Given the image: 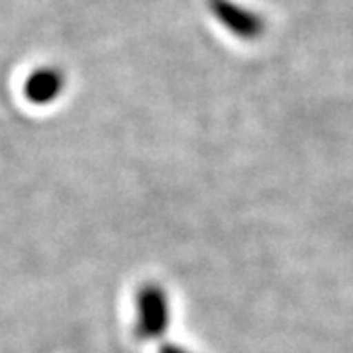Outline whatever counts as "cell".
<instances>
[{
  "label": "cell",
  "mask_w": 353,
  "mask_h": 353,
  "mask_svg": "<svg viewBox=\"0 0 353 353\" xmlns=\"http://www.w3.org/2000/svg\"><path fill=\"white\" fill-rule=\"evenodd\" d=\"M169 324L167 294L157 287L141 289L138 296V336L143 340H155Z\"/></svg>",
  "instance_id": "1"
},
{
  "label": "cell",
  "mask_w": 353,
  "mask_h": 353,
  "mask_svg": "<svg viewBox=\"0 0 353 353\" xmlns=\"http://www.w3.org/2000/svg\"><path fill=\"white\" fill-rule=\"evenodd\" d=\"M208 8L220 24L240 39L253 41L263 34V18L232 0H208Z\"/></svg>",
  "instance_id": "2"
},
{
  "label": "cell",
  "mask_w": 353,
  "mask_h": 353,
  "mask_svg": "<svg viewBox=\"0 0 353 353\" xmlns=\"http://www.w3.org/2000/svg\"><path fill=\"white\" fill-rule=\"evenodd\" d=\"M65 88V75L57 67H39L26 79L24 94L32 104H50Z\"/></svg>",
  "instance_id": "3"
}]
</instances>
